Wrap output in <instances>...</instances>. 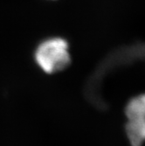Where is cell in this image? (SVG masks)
<instances>
[{
    "label": "cell",
    "instance_id": "obj_1",
    "mask_svg": "<svg viewBox=\"0 0 145 146\" xmlns=\"http://www.w3.org/2000/svg\"><path fill=\"white\" fill-rule=\"evenodd\" d=\"M35 60L38 67L47 74L64 70L71 61L68 42L59 38L44 41L36 50Z\"/></svg>",
    "mask_w": 145,
    "mask_h": 146
},
{
    "label": "cell",
    "instance_id": "obj_2",
    "mask_svg": "<svg viewBox=\"0 0 145 146\" xmlns=\"http://www.w3.org/2000/svg\"><path fill=\"white\" fill-rule=\"evenodd\" d=\"M126 132L132 146L145 141V95L132 99L126 108Z\"/></svg>",
    "mask_w": 145,
    "mask_h": 146
}]
</instances>
